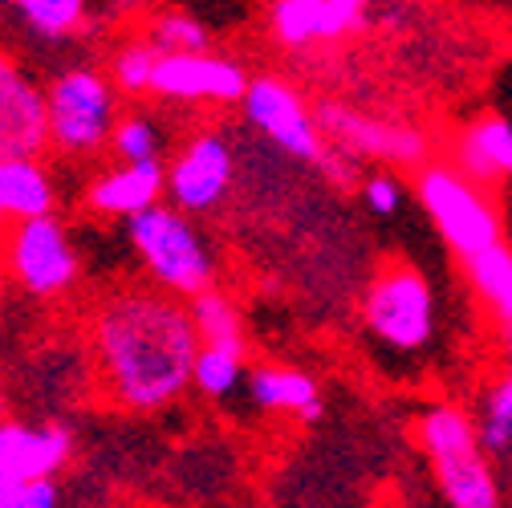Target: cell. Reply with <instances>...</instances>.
<instances>
[{
    "label": "cell",
    "instance_id": "cell-1",
    "mask_svg": "<svg viewBox=\"0 0 512 508\" xmlns=\"http://www.w3.org/2000/svg\"><path fill=\"white\" fill-rule=\"evenodd\" d=\"M94 346L110 395L131 411H159L196 383L200 330L167 289H131L98 309Z\"/></svg>",
    "mask_w": 512,
    "mask_h": 508
},
{
    "label": "cell",
    "instance_id": "cell-2",
    "mask_svg": "<svg viewBox=\"0 0 512 508\" xmlns=\"http://www.w3.org/2000/svg\"><path fill=\"white\" fill-rule=\"evenodd\" d=\"M419 448L452 508H500V480L472 411L460 403L427 407L419 419Z\"/></svg>",
    "mask_w": 512,
    "mask_h": 508
},
{
    "label": "cell",
    "instance_id": "cell-3",
    "mask_svg": "<svg viewBox=\"0 0 512 508\" xmlns=\"http://www.w3.org/2000/svg\"><path fill=\"white\" fill-rule=\"evenodd\" d=\"M415 200L423 216L435 224L447 252L464 265L504 240V224H500V208L492 192L480 187L476 179H468L456 163H447V159L423 163L415 171Z\"/></svg>",
    "mask_w": 512,
    "mask_h": 508
},
{
    "label": "cell",
    "instance_id": "cell-4",
    "mask_svg": "<svg viewBox=\"0 0 512 508\" xmlns=\"http://www.w3.org/2000/svg\"><path fill=\"white\" fill-rule=\"evenodd\" d=\"M126 240L135 244L139 261L147 265V273L155 277L159 289H167L175 297H196V293L212 289L216 257L183 208L155 204V208L131 216L126 220Z\"/></svg>",
    "mask_w": 512,
    "mask_h": 508
},
{
    "label": "cell",
    "instance_id": "cell-5",
    "mask_svg": "<svg viewBox=\"0 0 512 508\" xmlns=\"http://www.w3.org/2000/svg\"><path fill=\"white\" fill-rule=\"evenodd\" d=\"M118 86L90 70L70 66L45 86L49 102V147L74 159H90L102 147H110V135L118 126Z\"/></svg>",
    "mask_w": 512,
    "mask_h": 508
},
{
    "label": "cell",
    "instance_id": "cell-6",
    "mask_svg": "<svg viewBox=\"0 0 512 508\" xmlns=\"http://www.w3.org/2000/svg\"><path fill=\"white\" fill-rule=\"evenodd\" d=\"M366 330L395 354H423L439 330V305L431 281L411 265L382 269L362 297Z\"/></svg>",
    "mask_w": 512,
    "mask_h": 508
},
{
    "label": "cell",
    "instance_id": "cell-7",
    "mask_svg": "<svg viewBox=\"0 0 512 508\" xmlns=\"http://www.w3.org/2000/svg\"><path fill=\"white\" fill-rule=\"evenodd\" d=\"M240 106L256 131L269 143H277L289 159L309 163V167H322L330 159L334 143L322 131V118H317V110L305 102V94L293 82H285L277 74L252 78Z\"/></svg>",
    "mask_w": 512,
    "mask_h": 508
},
{
    "label": "cell",
    "instance_id": "cell-8",
    "mask_svg": "<svg viewBox=\"0 0 512 508\" xmlns=\"http://www.w3.org/2000/svg\"><path fill=\"white\" fill-rule=\"evenodd\" d=\"M317 118H322L326 139L338 151H346L350 159H366V163H382V167H411V171L431 163V139L419 126L387 122V118L366 114L346 102H322L317 106Z\"/></svg>",
    "mask_w": 512,
    "mask_h": 508
},
{
    "label": "cell",
    "instance_id": "cell-9",
    "mask_svg": "<svg viewBox=\"0 0 512 508\" xmlns=\"http://www.w3.org/2000/svg\"><path fill=\"white\" fill-rule=\"evenodd\" d=\"M236 179L232 143L220 131H196L167 167V200L187 216L216 212Z\"/></svg>",
    "mask_w": 512,
    "mask_h": 508
},
{
    "label": "cell",
    "instance_id": "cell-10",
    "mask_svg": "<svg viewBox=\"0 0 512 508\" xmlns=\"http://www.w3.org/2000/svg\"><path fill=\"white\" fill-rule=\"evenodd\" d=\"M248 70L232 57L204 53H163L151 82V94L183 106H232L248 94Z\"/></svg>",
    "mask_w": 512,
    "mask_h": 508
},
{
    "label": "cell",
    "instance_id": "cell-11",
    "mask_svg": "<svg viewBox=\"0 0 512 508\" xmlns=\"http://www.w3.org/2000/svg\"><path fill=\"white\" fill-rule=\"evenodd\" d=\"M9 265L17 281L37 297H57L78 281V248L70 232L57 224V216L21 220L9 236Z\"/></svg>",
    "mask_w": 512,
    "mask_h": 508
},
{
    "label": "cell",
    "instance_id": "cell-12",
    "mask_svg": "<svg viewBox=\"0 0 512 508\" xmlns=\"http://www.w3.org/2000/svg\"><path fill=\"white\" fill-rule=\"evenodd\" d=\"M49 147L45 90L21 70V61L0 49V159L41 155Z\"/></svg>",
    "mask_w": 512,
    "mask_h": 508
},
{
    "label": "cell",
    "instance_id": "cell-13",
    "mask_svg": "<svg viewBox=\"0 0 512 508\" xmlns=\"http://www.w3.org/2000/svg\"><path fill=\"white\" fill-rule=\"evenodd\" d=\"M370 21L362 13H346L334 0H269V33L285 49L334 45L350 33H362Z\"/></svg>",
    "mask_w": 512,
    "mask_h": 508
},
{
    "label": "cell",
    "instance_id": "cell-14",
    "mask_svg": "<svg viewBox=\"0 0 512 508\" xmlns=\"http://www.w3.org/2000/svg\"><path fill=\"white\" fill-rule=\"evenodd\" d=\"M167 192V167L163 159H139L126 163L118 159V167L94 175V183L86 187V204L98 216H114V220H131L147 208H155Z\"/></svg>",
    "mask_w": 512,
    "mask_h": 508
},
{
    "label": "cell",
    "instance_id": "cell-15",
    "mask_svg": "<svg viewBox=\"0 0 512 508\" xmlns=\"http://www.w3.org/2000/svg\"><path fill=\"white\" fill-rule=\"evenodd\" d=\"M447 163H456L488 192L512 183V122L500 114H480L464 122L452 147H447Z\"/></svg>",
    "mask_w": 512,
    "mask_h": 508
},
{
    "label": "cell",
    "instance_id": "cell-16",
    "mask_svg": "<svg viewBox=\"0 0 512 508\" xmlns=\"http://www.w3.org/2000/svg\"><path fill=\"white\" fill-rule=\"evenodd\" d=\"M74 452V435L66 427H25V423H0V480L33 484L53 476Z\"/></svg>",
    "mask_w": 512,
    "mask_h": 508
},
{
    "label": "cell",
    "instance_id": "cell-17",
    "mask_svg": "<svg viewBox=\"0 0 512 508\" xmlns=\"http://www.w3.org/2000/svg\"><path fill=\"white\" fill-rule=\"evenodd\" d=\"M57 204L53 175L41 163V155H9L0 159V224L49 216Z\"/></svg>",
    "mask_w": 512,
    "mask_h": 508
},
{
    "label": "cell",
    "instance_id": "cell-18",
    "mask_svg": "<svg viewBox=\"0 0 512 508\" xmlns=\"http://www.w3.org/2000/svg\"><path fill=\"white\" fill-rule=\"evenodd\" d=\"M248 395L256 407L265 411H281V415H297L305 423H313L322 415V391H317V378L301 366H277L265 362L248 374Z\"/></svg>",
    "mask_w": 512,
    "mask_h": 508
},
{
    "label": "cell",
    "instance_id": "cell-19",
    "mask_svg": "<svg viewBox=\"0 0 512 508\" xmlns=\"http://www.w3.org/2000/svg\"><path fill=\"white\" fill-rule=\"evenodd\" d=\"M468 285L480 297V305L488 309V317L504 330V338L512 342V248L500 240L496 248L480 252L468 265Z\"/></svg>",
    "mask_w": 512,
    "mask_h": 508
},
{
    "label": "cell",
    "instance_id": "cell-20",
    "mask_svg": "<svg viewBox=\"0 0 512 508\" xmlns=\"http://www.w3.org/2000/svg\"><path fill=\"white\" fill-rule=\"evenodd\" d=\"M187 309H191V322H196L204 346H220V350L244 354V346H248L244 342V317H240V309L224 293L204 289V293L191 297Z\"/></svg>",
    "mask_w": 512,
    "mask_h": 508
},
{
    "label": "cell",
    "instance_id": "cell-21",
    "mask_svg": "<svg viewBox=\"0 0 512 508\" xmlns=\"http://www.w3.org/2000/svg\"><path fill=\"white\" fill-rule=\"evenodd\" d=\"M37 41H70L90 21V0H13Z\"/></svg>",
    "mask_w": 512,
    "mask_h": 508
},
{
    "label": "cell",
    "instance_id": "cell-22",
    "mask_svg": "<svg viewBox=\"0 0 512 508\" xmlns=\"http://www.w3.org/2000/svg\"><path fill=\"white\" fill-rule=\"evenodd\" d=\"M476 427H480V439H484L492 460L512 456V370H504L500 378H492V383L484 387Z\"/></svg>",
    "mask_w": 512,
    "mask_h": 508
},
{
    "label": "cell",
    "instance_id": "cell-23",
    "mask_svg": "<svg viewBox=\"0 0 512 508\" xmlns=\"http://www.w3.org/2000/svg\"><path fill=\"white\" fill-rule=\"evenodd\" d=\"M159 49L151 37H135V41H122L114 49V61H110V82L118 86V94L126 98H139V94H151V82H155V70H159Z\"/></svg>",
    "mask_w": 512,
    "mask_h": 508
},
{
    "label": "cell",
    "instance_id": "cell-24",
    "mask_svg": "<svg viewBox=\"0 0 512 508\" xmlns=\"http://www.w3.org/2000/svg\"><path fill=\"white\" fill-rule=\"evenodd\" d=\"M147 37L159 53H204L212 45V29L187 9H159L147 25Z\"/></svg>",
    "mask_w": 512,
    "mask_h": 508
},
{
    "label": "cell",
    "instance_id": "cell-25",
    "mask_svg": "<svg viewBox=\"0 0 512 508\" xmlns=\"http://www.w3.org/2000/svg\"><path fill=\"white\" fill-rule=\"evenodd\" d=\"M110 151L126 163H139V159H159L163 155V131L151 114H122L114 135H110Z\"/></svg>",
    "mask_w": 512,
    "mask_h": 508
},
{
    "label": "cell",
    "instance_id": "cell-26",
    "mask_svg": "<svg viewBox=\"0 0 512 508\" xmlns=\"http://www.w3.org/2000/svg\"><path fill=\"white\" fill-rule=\"evenodd\" d=\"M244 383V354H232V350H220V346H200V358H196V387L212 399H224L232 395L236 387Z\"/></svg>",
    "mask_w": 512,
    "mask_h": 508
},
{
    "label": "cell",
    "instance_id": "cell-27",
    "mask_svg": "<svg viewBox=\"0 0 512 508\" xmlns=\"http://www.w3.org/2000/svg\"><path fill=\"white\" fill-rule=\"evenodd\" d=\"M403 196H407L403 192V179L391 167H382V171H374V175L362 179V200H366V208L374 216H399Z\"/></svg>",
    "mask_w": 512,
    "mask_h": 508
},
{
    "label": "cell",
    "instance_id": "cell-28",
    "mask_svg": "<svg viewBox=\"0 0 512 508\" xmlns=\"http://www.w3.org/2000/svg\"><path fill=\"white\" fill-rule=\"evenodd\" d=\"M21 508H61V492H57V484H53L49 476L25 484V504H21Z\"/></svg>",
    "mask_w": 512,
    "mask_h": 508
},
{
    "label": "cell",
    "instance_id": "cell-29",
    "mask_svg": "<svg viewBox=\"0 0 512 508\" xmlns=\"http://www.w3.org/2000/svg\"><path fill=\"white\" fill-rule=\"evenodd\" d=\"M25 504V484L0 480V508H21Z\"/></svg>",
    "mask_w": 512,
    "mask_h": 508
},
{
    "label": "cell",
    "instance_id": "cell-30",
    "mask_svg": "<svg viewBox=\"0 0 512 508\" xmlns=\"http://www.w3.org/2000/svg\"><path fill=\"white\" fill-rule=\"evenodd\" d=\"M334 5H342L346 13H362V17H366V9H370V0H334Z\"/></svg>",
    "mask_w": 512,
    "mask_h": 508
},
{
    "label": "cell",
    "instance_id": "cell-31",
    "mask_svg": "<svg viewBox=\"0 0 512 508\" xmlns=\"http://www.w3.org/2000/svg\"><path fill=\"white\" fill-rule=\"evenodd\" d=\"M508 370H512V342H508Z\"/></svg>",
    "mask_w": 512,
    "mask_h": 508
},
{
    "label": "cell",
    "instance_id": "cell-32",
    "mask_svg": "<svg viewBox=\"0 0 512 508\" xmlns=\"http://www.w3.org/2000/svg\"><path fill=\"white\" fill-rule=\"evenodd\" d=\"M126 5H143V0H126Z\"/></svg>",
    "mask_w": 512,
    "mask_h": 508
}]
</instances>
